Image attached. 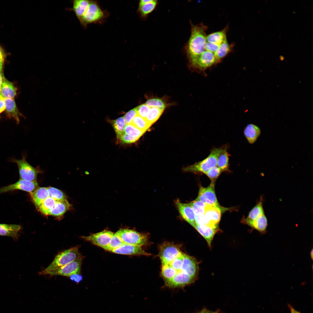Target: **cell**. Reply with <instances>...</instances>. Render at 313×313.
Here are the masks:
<instances>
[{"label":"cell","mask_w":313,"mask_h":313,"mask_svg":"<svg viewBox=\"0 0 313 313\" xmlns=\"http://www.w3.org/2000/svg\"><path fill=\"white\" fill-rule=\"evenodd\" d=\"M190 24V36L185 48L190 62L204 51L208 28L203 23L194 25L191 22Z\"/></svg>","instance_id":"cell-1"},{"label":"cell","mask_w":313,"mask_h":313,"mask_svg":"<svg viewBox=\"0 0 313 313\" xmlns=\"http://www.w3.org/2000/svg\"><path fill=\"white\" fill-rule=\"evenodd\" d=\"M79 246H76L63 251L58 254L46 268L39 272V275H45L47 273L56 270L73 261L83 257L79 252Z\"/></svg>","instance_id":"cell-2"},{"label":"cell","mask_w":313,"mask_h":313,"mask_svg":"<svg viewBox=\"0 0 313 313\" xmlns=\"http://www.w3.org/2000/svg\"><path fill=\"white\" fill-rule=\"evenodd\" d=\"M228 145L226 144L221 147L212 148L209 154L203 160L185 167L184 171L195 173H203L210 169L217 166L219 156Z\"/></svg>","instance_id":"cell-3"},{"label":"cell","mask_w":313,"mask_h":313,"mask_svg":"<svg viewBox=\"0 0 313 313\" xmlns=\"http://www.w3.org/2000/svg\"><path fill=\"white\" fill-rule=\"evenodd\" d=\"M116 233L124 243L140 247L149 244L148 236L147 234L134 230L121 228Z\"/></svg>","instance_id":"cell-4"},{"label":"cell","mask_w":313,"mask_h":313,"mask_svg":"<svg viewBox=\"0 0 313 313\" xmlns=\"http://www.w3.org/2000/svg\"><path fill=\"white\" fill-rule=\"evenodd\" d=\"M104 16V13L97 2L90 1L83 15L79 22L84 27L89 24L95 23L101 20Z\"/></svg>","instance_id":"cell-5"},{"label":"cell","mask_w":313,"mask_h":313,"mask_svg":"<svg viewBox=\"0 0 313 313\" xmlns=\"http://www.w3.org/2000/svg\"><path fill=\"white\" fill-rule=\"evenodd\" d=\"M180 248V245L169 242H165L162 244L159 254L162 265L169 263L178 256L182 252Z\"/></svg>","instance_id":"cell-6"},{"label":"cell","mask_w":313,"mask_h":313,"mask_svg":"<svg viewBox=\"0 0 313 313\" xmlns=\"http://www.w3.org/2000/svg\"><path fill=\"white\" fill-rule=\"evenodd\" d=\"M13 162L17 165L20 176V179L31 181H37L38 171L26 161L23 156L21 159H13Z\"/></svg>","instance_id":"cell-7"},{"label":"cell","mask_w":313,"mask_h":313,"mask_svg":"<svg viewBox=\"0 0 313 313\" xmlns=\"http://www.w3.org/2000/svg\"><path fill=\"white\" fill-rule=\"evenodd\" d=\"M83 257L73 261L56 270L47 272L45 275H48L50 276H62L69 277L73 274H80Z\"/></svg>","instance_id":"cell-8"},{"label":"cell","mask_w":313,"mask_h":313,"mask_svg":"<svg viewBox=\"0 0 313 313\" xmlns=\"http://www.w3.org/2000/svg\"><path fill=\"white\" fill-rule=\"evenodd\" d=\"M190 63L193 67L202 71L206 70L217 62L214 53L204 50Z\"/></svg>","instance_id":"cell-9"},{"label":"cell","mask_w":313,"mask_h":313,"mask_svg":"<svg viewBox=\"0 0 313 313\" xmlns=\"http://www.w3.org/2000/svg\"><path fill=\"white\" fill-rule=\"evenodd\" d=\"M114 234L112 232L105 230L88 236H81V238L104 249L109 245Z\"/></svg>","instance_id":"cell-10"},{"label":"cell","mask_w":313,"mask_h":313,"mask_svg":"<svg viewBox=\"0 0 313 313\" xmlns=\"http://www.w3.org/2000/svg\"><path fill=\"white\" fill-rule=\"evenodd\" d=\"M39 187L37 181H31L20 179L13 184L0 188V194L15 190H22L30 194Z\"/></svg>","instance_id":"cell-11"},{"label":"cell","mask_w":313,"mask_h":313,"mask_svg":"<svg viewBox=\"0 0 313 313\" xmlns=\"http://www.w3.org/2000/svg\"><path fill=\"white\" fill-rule=\"evenodd\" d=\"M214 184L215 182L211 181L207 187L201 186L196 199L208 205H219L215 193Z\"/></svg>","instance_id":"cell-12"},{"label":"cell","mask_w":313,"mask_h":313,"mask_svg":"<svg viewBox=\"0 0 313 313\" xmlns=\"http://www.w3.org/2000/svg\"><path fill=\"white\" fill-rule=\"evenodd\" d=\"M175 203L182 217L194 228L196 225L195 214L190 203H183L179 199L176 200Z\"/></svg>","instance_id":"cell-13"},{"label":"cell","mask_w":313,"mask_h":313,"mask_svg":"<svg viewBox=\"0 0 313 313\" xmlns=\"http://www.w3.org/2000/svg\"><path fill=\"white\" fill-rule=\"evenodd\" d=\"M181 271L195 279L199 271V263L195 258L184 253Z\"/></svg>","instance_id":"cell-14"},{"label":"cell","mask_w":313,"mask_h":313,"mask_svg":"<svg viewBox=\"0 0 313 313\" xmlns=\"http://www.w3.org/2000/svg\"><path fill=\"white\" fill-rule=\"evenodd\" d=\"M195 279L180 270L171 279L165 281V285L170 288L183 287L193 282Z\"/></svg>","instance_id":"cell-15"},{"label":"cell","mask_w":313,"mask_h":313,"mask_svg":"<svg viewBox=\"0 0 313 313\" xmlns=\"http://www.w3.org/2000/svg\"><path fill=\"white\" fill-rule=\"evenodd\" d=\"M112 252L118 254L125 255H144L148 256L151 254L145 252L141 247L124 243Z\"/></svg>","instance_id":"cell-16"},{"label":"cell","mask_w":313,"mask_h":313,"mask_svg":"<svg viewBox=\"0 0 313 313\" xmlns=\"http://www.w3.org/2000/svg\"><path fill=\"white\" fill-rule=\"evenodd\" d=\"M30 194L33 203L39 209L43 202L49 197L47 187H39Z\"/></svg>","instance_id":"cell-17"},{"label":"cell","mask_w":313,"mask_h":313,"mask_svg":"<svg viewBox=\"0 0 313 313\" xmlns=\"http://www.w3.org/2000/svg\"><path fill=\"white\" fill-rule=\"evenodd\" d=\"M203 236L207 242L210 247L212 241L218 229L204 225L196 224L194 228Z\"/></svg>","instance_id":"cell-18"},{"label":"cell","mask_w":313,"mask_h":313,"mask_svg":"<svg viewBox=\"0 0 313 313\" xmlns=\"http://www.w3.org/2000/svg\"><path fill=\"white\" fill-rule=\"evenodd\" d=\"M221 214V210L219 205L207 204L204 215L211 223L218 225Z\"/></svg>","instance_id":"cell-19"},{"label":"cell","mask_w":313,"mask_h":313,"mask_svg":"<svg viewBox=\"0 0 313 313\" xmlns=\"http://www.w3.org/2000/svg\"><path fill=\"white\" fill-rule=\"evenodd\" d=\"M263 198L261 196L259 199L256 205L249 213L248 216L245 220L250 221H257L265 215L263 208Z\"/></svg>","instance_id":"cell-20"},{"label":"cell","mask_w":313,"mask_h":313,"mask_svg":"<svg viewBox=\"0 0 313 313\" xmlns=\"http://www.w3.org/2000/svg\"><path fill=\"white\" fill-rule=\"evenodd\" d=\"M244 136L248 142L251 144H253L259 137L261 130L256 125L250 123L247 125L244 129Z\"/></svg>","instance_id":"cell-21"},{"label":"cell","mask_w":313,"mask_h":313,"mask_svg":"<svg viewBox=\"0 0 313 313\" xmlns=\"http://www.w3.org/2000/svg\"><path fill=\"white\" fill-rule=\"evenodd\" d=\"M4 99L7 116L10 118H13L17 123L19 124V114L14 100L13 99L4 98Z\"/></svg>","instance_id":"cell-22"},{"label":"cell","mask_w":313,"mask_h":313,"mask_svg":"<svg viewBox=\"0 0 313 313\" xmlns=\"http://www.w3.org/2000/svg\"><path fill=\"white\" fill-rule=\"evenodd\" d=\"M90 2L88 0H75L72 1V6L70 9L73 11L79 21L83 15Z\"/></svg>","instance_id":"cell-23"},{"label":"cell","mask_w":313,"mask_h":313,"mask_svg":"<svg viewBox=\"0 0 313 313\" xmlns=\"http://www.w3.org/2000/svg\"><path fill=\"white\" fill-rule=\"evenodd\" d=\"M21 228L20 225H18L0 224V235L10 236L16 239Z\"/></svg>","instance_id":"cell-24"},{"label":"cell","mask_w":313,"mask_h":313,"mask_svg":"<svg viewBox=\"0 0 313 313\" xmlns=\"http://www.w3.org/2000/svg\"><path fill=\"white\" fill-rule=\"evenodd\" d=\"M228 28V27L227 26L222 30L207 35L206 37L207 41L212 43L220 45L225 40L227 39V33Z\"/></svg>","instance_id":"cell-25"},{"label":"cell","mask_w":313,"mask_h":313,"mask_svg":"<svg viewBox=\"0 0 313 313\" xmlns=\"http://www.w3.org/2000/svg\"><path fill=\"white\" fill-rule=\"evenodd\" d=\"M0 94L4 98L13 99L16 94V88L11 82L4 78L1 88Z\"/></svg>","instance_id":"cell-26"},{"label":"cell","mask_w":313,"mask_h":313,"mask_svg":"<svg viewBox=\"0 0 313 313\" xmlns=\"http://www.w3.org/2000/svg\"><path fill=\"white\" fill-rule=\"evenodd\" d=\"M70 204L67 199L56 202L50 215L59 217L63 215L70 208Z\"/></svg>","instance_id":"cell-27"},{"label":"cell","mask_w":313,"mask_h":313,"mask_svg":"<svg viewBox=\"0 0 313 313\" xmlns=\"http://www.w3.org/2000/svg\"><path fill=\"white\" fill-rule=\"evenodd\" d=\"M229 148L228 145L220 154L218 158L217 166L222 172L230 171L229 156L230 155L228 152Z\"/></svg>","instance_id":"cell-28"},{"label":"cell","mask_w":313,"mask_h":313,"mask_svg":"<svg viewBox=\"0 0 313 313\" xmlns=\"http://www.w3.org/2000/svg\"><path fill=\"white\" fill-rule=\"evenodd\" d=\"M233 46L232 44L228 43L227 39L220 45L214 54L217 63L220 62L232 51Z\"/></svg>","instance_id":"cell-29"},{"label":"cell","mask_w":313,"mask_h":313,"mask_svg":"<svg viewBox=\"0 0 313 313\" xmlns=\"http://www.w3.org/2000/svg\"><path fill=\"white\" fill-rule=\"evenodd\" d=\"M158 3L157 0H150L149 2L138 7V11L140 16L143 18H146L154 10Z\"/></svg>","instance_id":"cell-30"},{"label":"cell","mask_w":313,"mask_h":313,"mask_svg":"<svg viewBox=\"0 0 313 313\" xmlns=\"http://www.w3.org/2000/svg\"><path fill=\"white\" fill-rule=\"evenodd\" d=\"M112 125L116 133L117 139H120L124 132L126 123L123 117H120L112 121Z\"/></svg>","instance_id":"cell-31"},{"label":"cell","mask_w":313,"mask_h":313,"mask_svg":"<svg viewBox=\"0 0 313 313\" xmlns=\"http://www.w3.org/2000/svg\"><path fill=\"white\" fill-rule=\"evenodd\" d=\"M130 124L144 132L151 125L145 118L141 117L137 114L134 118Z\"/></svg>","instance_id":"cell-32"},{"label":"cell","mask_w":313,"mask_h":313,"mask_svg":"<svg viewBox=\"0 0 313 313\" xmlns=\"http://www.w3.org/2000/svg\"><path fill=\"white\" fill-rule=\"evenodd\" d=\"M56 201L52 198L48 197L43 202L39 207V211L44 215H50Z\"/></svg>","instance_id":"cell-33"},{"label":"cell","mask_w":313,"mask_h":313,"mask_svg":"<svg viewBox=\"0 0 313 313\" xmlns=\"http://www.w3.org/2000/svg\"><path fill=\"white\" fill-rule=\"evenodd\" d=\"M194 213L195 216L204 215L207 204L196 199L190 203Z\"/></svg>","instance_id":"cell-34"},{"label":"cell","mask_w":313,"mask_h":313,"mask_svg":"<svg viewBox=\"0 0 313 313\" xmlns=\"http://www.w3.org/2000/svg\"><path fill=\"white\" fill-rule=\"evenodd\" d=\"M163 110L155 108H151L145 119L151 125L159 118Z\"/></svg>","instance_id":"cell-35"},{"label":"cell","mask_w":313,"mask_h":313,"mask_svg":"<svg viewBox=\"0 0 313 313\" xmlns=\"http://www.w3.org/2000/svg\"><path fill=\"white\" fill-rule=\"evenodd\" d=\"M161 274L165 281L172 279L177 273V271L168 264L162 265Z\"/></svg>","instance_id":"cell-36"},{"label":"cell","mask_w":313,"mask_h":313,"mask_svg":"<svg viewBox=\"0 0 313 313\" xmlns=\"http://www.w3.org/2000/svg\"><path fill=\"white\" fill-rule=\"evenodd\" d=\"M124 243L121 238L116 233L114 234L108 245L104 250L112 252L113 250L119 248Z\"/></svg>","instance_id":"cell-37"},{"label":"cell","mask_w":313,"mask_h":313,"mask_svg":"<svg viewBox=\"0 0 313 313\" xmlns=\"http://www.w3.org/2000/svg\"><path fill=\"white\" fill-rule=\"evenodd\" d=\"M138 129L131 124H126L124 130V133L131 136L139 138L145 133Z\"/></svg>","instance_id":"cell-38"},{"label":"cell","mask_w":313,"mask_h":313,"mask_svg":"<svg viewBox=\"0 0 313 313\" xmlns=\"http://www.w3.org/2000/svg\"><path fill=\"white\" fill-rule=\"evenodd\" d=\"M47 188L49 197L52 198L56 201L67 199L65 195L61 190L52 187H49Z\"/></svg>","instance_id":"cell-39"},{"label":"cell","mask_w":313,"mask_h":313,"mask_svg":"<svg viewBox=\"0 0 313 313\" xmlns=\"http://www.w3.org/2000/svg\"><path fill=\"white\" fill-rule=\"evenodd\" d=\"M145 104L150 107L155 108L164 110L166 105L161 99L157 98H152L147 101Z\"/></svg>","instance_id":"cell-40"},{"label":"cell","mask_w":313,"mask_h":313,"mask_svg":"<svg viewBox=\"0 0 313 313\" xmlns=\"http://www.w3.org/2000/svg\"><path fill=\"white\" fill-rule=\"evenodd\" d=\"M184 253L182 252L177 257L168 264L176 270L177 272L181 270L183 263Z\"/></svg>","instance_id":"cell-41"},{"label":"cell","mask_w":313,"mask_h":313,"mask_svg":"<svg viewBox=\"0 0 313 313\" xmlns=\"http://www.w3.org/2000/svg\"><path fill=\"white\" fill-rule=\"evenodd\" d=\"M221 172V170L216 166L210 169L204 174L210 179L211 181L215 182Z\"/></svg>","instance_id":"cell-42"},{"label":"cell","mask_w":313,"mask_h":313,"mask_svg":"<svg viewBox=\"0 0 313 313\" xmlns=\"http://www.w3.org/2000/svg\"><path fill=\"white\" fill-rule=\"evenodd\" d=\"M137 107L131 109L127 112L123 117L126 124H130L132 119L137 114Z\"/></svg>","instance_id":"cell-43"},{"label":"cell","mask_w":313,"mask_h":313,"mask_svg":"<svg viewBox=\"0 0 313 313\" xmlns=\"http://www.w3.org/2000/svg\"><path fill=\"white\" fill-rule=\"evenodd\" d=\"M137 107V114L144 118H145L150 108L145 103L141 104Z\"/></svg>","instance_id":"cell-44"},{"label":"cell","mask_w":313,"mask_h":313,"mask_svg":"<svg viewBox=\"0 0 313 313\" xmlns=\"http://www.w3.org/2000/svg\"><path fill=\"white\" fill-rule=\"evenodd\" d=\"M139 139L138 137H133L124 133L121 137L120 139L122 143L129 144L136 141Z\"/></svg>","instance_id":"cell-45"},{"label":"cell","mask_w":313,"mask_h":313,"mask_svg":"<svg viewBox=\"0 0 313 313\" xmlns=\"http://www.w3.org/2000/svg\"><path fill=\"white\" fill-rule=\"evenodd\" d=\"M220 45L210 43L207 41L206 40L204 51H209L214 54L219 49Z\"/></svg>","instance_id":"cell-46"},{"label":"cell","mask_w":313,"mask_h":313,"mask_svg":"<svg viewBox=\"0 0 313 313\" xmlns=\"http://www.w3.org/2000/svg\"><path fill=\"white\" fill-rule=\"evenodd\" d=\"M80 274H73L69 277L70 279L76 283H79L82 280V276Z\"/></svg>","instance_id":"cell-47"},{"label":"cell","mask_w":313,"mask_h":313,"mask_svg":"<svg viewBox=\"0 0 313 313\" xmlns=\"http://www.w3.org/2000/svg\"><path fill=\"white\" fill-rule=\"evenodd\" d=\"M6 109L4 98L0 95V114L4 111Z\"/></svg>","instance_id":"cell-48"},{"label":"cell","mask_w":313,"mask_h":313,"mask_svg":"<svg viewBox=\"0 0 313 313\" xmlns=\"http://www.w3.org/2000/svg\"><path fill=\"white\" fill-rule=\"evenodd\" d=\"M5 58L4 53L2 49L0 46V59L4 61Z\"/></svg>","instance_id":"cell-49"},{"label":"cell","mask_w":313,"mask_h":313,"mask_svg":"<svg viewBox=\"0 0 313 313\" xmlns=\"http://www.w3.org/2000/svg\"><path fill=\"white\" fill-rule=\"evenodd\" d=\"M4 76H3V75L2 74V71L1 72L0 71V95H1L0 91H1V85H2L3 82V79H4Z\"/></svg>","instance_id":"cell-50"},{"label":"cell","mask_w":313,"mask_h":313,"mask_svg":"<svg viewBox=\"0 0 313 313\" xmlns=\"http://www.w3.org/2000/svg\"><path fill=\"white\" fill-rule=\"evenodd\" d=\"M291 311V313H300L299 312L296 310L290 305H288Z\"/></svg>","instance_id":"cell-51"},{"label":"cell","mask_w":313,"mask_h":313,"mask_svg":"<svg viewBox=\"0 0 313 313\" xmlns=\"http://www.w3.org/2000/svg\"><path fill=\"white\" fill-rule=\"evenodd\" d=\"M3 61L0 59V71H2Z\"/></svg>","instance_id":"cell-52"},{"label":"cell","mask_w":313,"mask_h":313,"mask_svg":"<svg viewBox=\"0 0 313 313\" xmlns=\"http://www.w3.org/2000/svg\"><path fill=\"white\" fill-rule=\"evenodd\" d=\"M198 313H213V312H210L207 310H203Z\"/></svg>","instance_id":"cell-53"},{"label":"cell","mask_w":313,"mask_h":313,"mask_svg":"<svg viewBox=\"0 0 313 313\" xmlns=\"http://www.w3.org/2000/svg\"><path fill=\"white\" fill-rule=\"evenodd\" d=\"M313 249H312L311 251L310 252V257H311V259H312V260L313 259Z\"/></svg>","instance_id":"cell-54"},{"label":"cell","mask_w":313,"mask_h":313,"mask_svg":"<svg viewBox=\"0 0 313 313\" xmlns=\"http://www.w3.org/2000/svg\"></svg>","instance_id":"cell-55"}]
</instances>
